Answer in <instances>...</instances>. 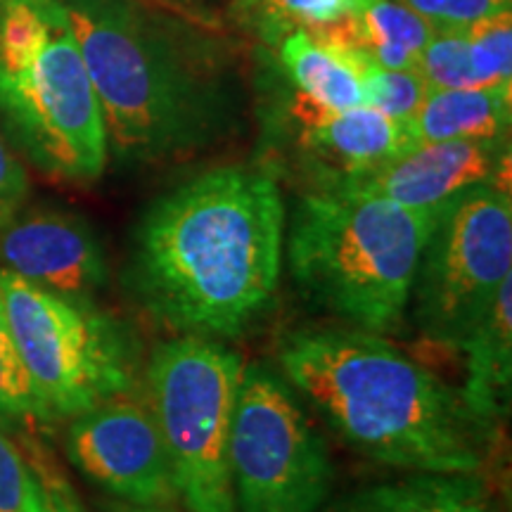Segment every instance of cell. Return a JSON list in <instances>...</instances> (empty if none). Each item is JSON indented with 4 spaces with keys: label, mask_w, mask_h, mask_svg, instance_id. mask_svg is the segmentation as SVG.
Returning a JSON list of instances; mask_svg holds the SVG:
<instances>
[{
    "label": "cell",
    "mask_w": 512,
    "mask_h": 512,
    "mask_svg": "<svg viewBox=\"0 0 512 512\" xmlns=\"http://www.w3.org/2000/svg\"><path fill=\"white\" fill-rule=\"evenodd\" d=\"M285 221L271 174L252 166L204 171L140 221L128 287L147 316L178 335L240 337L275 302Z\"/></svg>",
    "instance_id": "1"
},
{
    "label": "cell",
    "mask_w": 512,
    "mask_h": 512,
    "mask_svg": "<svg viewBox=\"0 0 512 512\" xmlns=\"http://www.w3.org/2000/svg\"><path fill=\"white\" fill-rule=\"evenodd\" d=\"M278 370L328 427L363 458L406 472L482 475L494 430L460 389L356 328L292 332Z\"/></svg>",
    "instance_id": "2"
},
{
    "label": "cell",
    "mask_w": 512,
    "mask_h": 512,
    "mask_svg": "<svg viewBox=\"0 0 512 512\" xmlns=\"http://www.w3.org/2000/svg\"><path fill=\"white\" fill-rule=\"evenodd\" d=\"M121 162L181 157L216 136L221 98L200 55L133 0H62Z\"/></svg>",
    "instance_id": "3"
},
{
    "label": "cell",
    "mask_w": 512,
    "mask_h": 512,
    "mask_svg": "<svg viewBox=\"0 0 512 512\" xmlns=\"http://www.w3.org/2000/svg\"><path fill=\"white\" fill-rule=\"evenodd\" d=\"M444 211L313 190L294 209L285 238L294 285L347 328L396 332L411 304L422 249Z\"/></svg>",
    "instance_id": "4"
},
{
    "label": "cell",
    "mask_w": 512,
    "mask_h": 512,
    "mask_svg": "<svg viewBox=\"0 0 512 512\" xmlns=\"http://www.w3.org/2000/svg\"><path fill=\"white\" fill-rule=\"evenodd\" d=\"M0 112L43 174L105 171V121L62 0H0Z\"/></svg>",
    "instance_id": "5"
},
{
    "label": "cell",
    "mask_w": 512,
    "mask_h": 512,
    "mask_svg": "<svg viewBox=\"0 0 512 512\" xmlns=\"http://www.w3.org/2000/svg\"><path fill=\"white\" fill-rule=\"evenodd\" d=\"M0 299L17 354L53 422L133 392L136 347L110 313L43 290L5 268Z\"/></svg>",
    "instance_id": "6"
},
{
    "label": "cell",
    "mask_w": 512,
    "mask_h": 512,
    "mask_svg": "<svg viewBox=\"0 0 512 512\" xmlns=\"http://www.w3.org/2000/svg\"><path fill=\"white\" fill-rule=\"evenodd\" d=\"M242 356L216 339L176 335L147 363L150 408L169 453L176 498L188 512H238L230 479V425Z\"/></svg>",
    "instance_id": "7"
},
{
    "label": "cell",
    "mask_w": 512,
    "mask_h": 512,
    "mask_svg": "<svg viewBox=\"0 0 512 512\" xmlns=\"http://www.w3.org/2000/svg\"><path fill=\"white\" fill-rule=\"evenodd\" d=\"M512 278L510 188L482 183L448 204L422 249L411 292L422 335L463 349Z\"/></svg>",
    "instance_id": "8"
},
{
    "label": "cell",
    "mask_w": 512,
    "mask_h": 512,
    "mask_svg": "<svg viewBox=\"0 0 512 512\" xmlns=\"http://www.w3.org/2000/svg\"><path fill=\"white\" fill-rule=\"evenodd\" d=\"M332 477L328 446L290 382L264 361L242 366L230 425V479L238 512H320Z\"/></svg>",
    "instance_id": "9"
},
{
    "label": "cell",
    "mask_w": 512,
    "mask_h": 512,
    "mask_svg": "<svg viewBox=\"0 0 512 512\" xmlns=\"http://www.w3.org/2000/svg\"><path fill=\"white\" fill-rule=\"evenodd\" d=\"M67 456L83 477L117 501H178L169 453L150 403L119 396L76 415L67 430Z\"/></svg>",
    "instance_id": "10"
},
{
    "label": "cell",
    "mask_w": 512,
    "mask_h": 512,
    "mask_svg": "<svg viewBox=\"0 0 512 512\" xmlns=\"http://www.w3.org/2000/svg\"><path fill=\"white\" fill-rule=\"evenodd\" d=\"M482 183L510 188V138L415 145L377 169L320 190L377 197L408 209L444 211L465 190Z\"/></svg>",
    "instance_id": "11"
},
{
    "label": "cell",
    "mask_w": 512,
    "mask_h": 512,
    "mask_svg": "<svg viewBox=\"0 0 512 512\" xmlns=\"http://www.w3.org/2000/svg\"><path fill=\"white\" fill-rule=\"evenodd\" d=\"M0 264L76 302H93L110 278L95 230L81 216L53 209L19 211L0 226Z\"/></svg>",
    "instance_id": "12"
},
{
    "label": "cell",
    "mask_w": 512,
    "mask_h": 512,
    "mask_svg": "<svg viewBox=\"0 0 512 512\" xmlns=\"http://www.w3.org/2000/svg\"><path fill=\"white\" fill-rule=\"evenodd\" d=\"M287 117L297 126V143L316 178V190L366 174L415 147L403 121L368 105L330 110L294 91Z\"/></svg>",
    "instance_id": "13"
},
{
    "label": "cell",
    "mask_w": 512,
    "mask_h": 512,
    "mask_svg": "<svg viewBox=\"0 0 512 512\" xmlns=\"http://www.w3.org/2000/svg\"><path fill=\"white\" fill-rule=\"evenodd\" d=\"M309 34L361 53L382 67L415 69L422 48L434 34V24L399 0H351L337 22Z\"/></svg>",
    "instance_id": "14"
},
{
    "label": "cell",
    "mask_w": 512,
    "mask_h": 512,
    "mask_svg": "<svg viewBox=\"0 0 512 512\" xmlns=\"http://www.w3.org/2000/svg\"><path fill=\"white\" fill-rule=\"evenodd\" d=\"M320 512H496V501L482 475L408 472L351 491Z\"/></svg>",
    "instance_id": "15"
},
{
    "label": "cell",
    "mask_w": 512,
    "mask_h": 512,
    "mask_svg": "<svg viewBox=\"0 0 512 512\" xmlns=\"http://www.w3.org/2000/svg\"><path fill=\"white\" fill-rule=\"evenodd\" d=\"M467 377L460 389L470 411L489 430L508 418L512 389V278L501 287L494 306L460 349Z\"/></svg>",
    "instance_id": "16"
},
{
    "label": "cell",
    "mask_w": 512,
    "mask_h": 512,
    "mask_svg": "<svg viewBox=\"0 0 512 512\" xmlns=\"http://www.w3.org/2000/svg\"><path fill=\"white\" fill-rule=\"evenodd\" d=\"M512 83L430 91L406 121L415 145L510 138Z\"/></svg>",
    "instance_id": "17"
},
{
    "label": "cell",
    "mask_w": 512,
    "mask_h": 512,
    "mask_svg": "<svg viewBox=\"0 0 512 512\" xmlns=\"http://www.w3.org/2000/svg\"><path fill=\"white\" fill-rule=\"evenodd\" d=\"M278 46L280 62L294 83V91L330 110L363 105L361 79L349 50L320 41L304 29L287 34Z\"/></svg>",
    "instance_id": "18"
},
{
    "label": "cell",
    "mask_w": 512,
    "mask_h": 512,
    "mask_svg": "<svg viewBox=\"0 0 512 512\" xmlns=\"http://www.w3.org/2000/svg\"><path fill=\"white\" fill-rule=\"evenodd\" d=\"M347 50V48H344ZM363 88V105L406 124L430 93L418 69H389L349 50Z\"/></svg>",
    "instance_id": "19"
},
{
    "label": "cell",
    "mask_w": 512,
    "mask_h": 512,
    "mask_svg": "<svg viewBox=\"0 0 512 512\" xmlns=\"http://www.w3.org/2000/svg\"><path fill=\"white\" fill-rule=\"evenodd\" d=\"M53 422L46 406L38 399L22 358L17 354L3 299H0V425L46 427Z\"/></svg>",
    "instance_id": "20"
},
{
    "label": "cell",
    "mask_w": 512,
    "mask_h": 512,
    "mask_svg": "<svg viewBox=\"0 0 512 512\" xmlns=\"http://www.w3.org/2000/svg\"><path fill=\"white\" fill-rule=\"evenodd\" d=\"M430 91L446 88H482L472 72L470 46H467L465 27L453 24H434V34L425 43L418 57V67Z\"/></svg>",
    "instance_id": "21"
},
{
    "label": "cell",
    "mask_w": 512,
    "mask_h": 512,
    "mask_svg": "<svg viewBox=\"0 0 512 512\" xmlns=\"http://www.w3.org/2000/svg\"><path fill=\"white\" fill-rule=\"evenodd\" d=\"M465 34L479 86L512 83V10L467 24Z\"/></svg>",
    "instance_id": "22"
},
{
    "label": "cell",
    "mask_w": 512,
    "mask_h": 512,
    "mask_svg": "<svg viewBox=\"0 0 512 512\" xmlns=\"http://www.w3.org/2000/svg\"><path fill=\"white\" fill-rule=\"evenodd\" d=\"M351 0H259L256 17L268 43H280L292 31H316L337 22Z\"/></svg>",
    "instance_id": "23"
},
{
    "label": "cell",
    "mask_w": 512,
    "mask_h": 512,
    "mask_svg": "<svg viewBox=\"0 0 512 512\" xmlns=\"http://www.w3.org/2000/svg\"><path fill=\"white\" fill-rule=\"evenodd\" d=\"M34 470L0 425V512H31Z\"/></svg>",
    "instance_id": "24"
},
{
    "label": "cell",
    "mask_w": 512,
    "mask_h": 512,
    "mask_svg": "<svg viewBox=\"0 0 512 512\" xmlns=\"http://www.w3.org/2000/svg\"><path fill=\"white\" fill-rule=\"evenodd\" d=\"M34 470V496H31V512H83L74 489L60 470L50 463L46 453L31 451L27 456Z\"/></svg>",
    "instance_id": "25"
},
{
    "label": "cell",
    "mask_w": 512,
    "mask_h": 512,
    "mask_svg": "<svg viewBox=\"0 0 512 512\" xmlns=\"http://www.w3.org/2000/svg\"><path fill=\"white\" fill-rule=\"evenodd\" d=\"M29 195V178L19 159L0 138V226L22 211Z\"/></svg>",
    "instance_id": "26"
},
{
    "label": "cell",
    "mask_w": 512,
    "mask_h": 512,
    "mask_svg": "<svg viewBox=\"0 0 512 512\" xmlns=\"http://www.w3.org/2000/svg\"><path fill=\"white\" fill-rule=\"evenodd\" d=\"M512 10V0H444L437 24H453V27H467L496 12Z\"/></svg>",
    "instance_id": "27"
},
{
    "label": "cell",
    "mask_w": 512,
    "mask_h": 512,
    "mask_svg": "<svg viewBox=\"0 0 512 512\" xmlns=\"http://www.w3.org/2000/svg\"><path fill=\"white\" fill-rule=\"evenodd\" d=\"M399 3L406 5L408 10H413L415 15L425 17L432 24H437L439 12L444 8V0H399Z\"/></svg>",
    "instance_id": "28"
},
{
    "label": "cell",
    "mask_w": 512,
    "mask_h": 512,
    "mask_svg": "<svg viewBox=\"0 0 512 512\" xmlns=\"http://www.w3.org/2000/svg\"><path fill=\"white\" fill-rule=\"evenodd\" d=\"M105 512H176L171 505H136L126 501H110L105 505Z\"/></svg>",
    "instance_id": "29"
},
{
    "label": "cell",
    "mask_w": 512,
    "mask_h": 512,
    "mask_svg": "<svg viewBox=\"0 0 512 512\" xmlns=\"http://www.w3.org/2000/svg\"><path fill=\"white\" fill-rule=\"evenodd\" d=\"M256 5H259V0H230V10H233L238 17L254 15Z\"/></svg>",
    "instance_id": "30"
},
{
    "label": "cell",
    "mask_w": 512,
    "mask_h": 512,
    "mask_svg": "<svg viewBox=\"0 0 512 512\" xmlns=\"http://www.w3.org/2000/svg\"><path fill=\"white\" fill-rule=\"evenodd\" d=\"M185 3H200V0H185Z\"/></svg>",
    "instance_id": "31"
},
{
    "label": "cell",
    "mask_w": 512,
    "mask_h": 512,
    "mask_svg": "<svg viewBox=\"0 0 512 512\" xmlns=\"http://www.w3.org/2000/svg\"><path fill=\"white\" fill-rule=\"evenodd\" d=\"M174 3H185V0H174Z\"/></svg>",
    "instance_id": "32"
}]
</instances>
